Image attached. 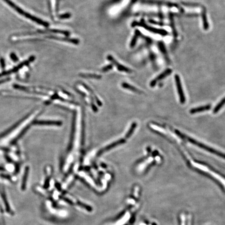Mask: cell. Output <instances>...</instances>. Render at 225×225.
Returning a JSON list of instances; mask_svg holds the SVG:
<instances>
[{
  "label": "cell",
  "instance_id": "obj_20",
  "mask_svg": "<svg viewBox=\"0 0 225 225\" xmlns=\"http://www.w3.org/2000/svg\"><path fill=\"white\" fill-rule=\"evenodd\" d=\"M70 17V14H64V15H61V17H60V18H68V17Z\"/></svg>",
  "mask_w": 225,
  "mask_h": 225
},
{
  "label": "cell",
  "instance_id": "obj_6",
  "mask_svg": "<svg viewBox=\"0 0 225 225\" xmlns=\"http://www.w3.org/2000/svg\"><path fill=\"white\" fill-rule=\"evenodd\" d=\"M172 72V70H171V69L168 68V69H167V70H165L164 72H162L160 75L158 76L155 79H154V80H153L151 82L150 86H152V87L155 86L156 84L157 83L158 81H159L162 80L163 79L165 78L167 76H168Z\"/></svg>",
  "mask_w": 225,
  "mask_h": 225
},
{
  "label": "cell",
  "instance_id": "obj_13",
  "mask_svg": "<svg viewBox=\"0 0 225 225\" xmlns=\"http://www.w3.org/2000/svg\"><path fill=\"white\" fill-rule=\"evenodd\" d=\"M140 32H139V31H136L135 34H134L133 38H132V40H131V47H133L134 46V45H136V40H137V39H138V38L139 36H140Z\"/></svg>",
  "mask_w": 225,
  "mask_h": 225
},
{
  "label": "cell",
  "instance_id": "obj_15",
  "mask_svg": "<svg viewBox=\"0 0 225 225\" xmlns=\"http://www.w3.org/2000/svg\"><path fill=\"white\" fill-rule=\"evenodd\" d=\"M122 86H123L124 88L130 90L131 91H133L136 92H141L138 89H136L135 87H134V86H131L129 85V84H128L127 83H123V84H122Z\"/></svg>",
  "mask_w": 225,
  "mask_h": 225
},
{
  "label": "cell",
  "instance_id": "obj_17",
  "mask_svg": "<svg viewBox=\"0 0 225 225\" xmlns=\"http://www.w3.org/2000/svg\"><path fill=\"white\" fill-rule=\"evenodd\" d=\"M81 76H82L84 77H90V78H101V76H97V75H93V74H82V75H81Z\"/></svg>",
  "mask_w": 225,
  "mask_h": 225
},
{
  "label": "cell",
  "instance_id": "obj_1",
  "mask_svg": "<svg viewBox=\"0 0 225 225\" xmlns=\"http://www.w3.org/2000/svg\"><path fill=\"white\" fill-rule=\"evenodd\" d=\"M3 1H4L8 6H9L12 9H13L15 11H16L17 13L22 15L29 20H32V22H36L39 25L43 26L45 27H47L49 26V24L47 22H45L42 20H40L38 18H36V17L32 16V15L29 14L27 12L24 11L22 8H20L18 6L16 5V4H15L13 2H12L11 0H3Z\"/></svg>",
  "mask_w": 225,
  "mask_h": 225
},
{
  "label": "cell",
  "instance_id": "obj_2",
  "mask_svg": "<svg viewBox=\"0 0 225 225\" xmlns=\"http://www.w3.org/2000/svg\"><path fill=\"white\" fill-rule=\"evenodd\" d=\"M176 133L177 134H178L179 136H181V138L183 137V138H186V139L189 141V142H190V143H192L193 145H197V147H200V148L202 149L206 150V151H208V152H210V153H213V154H214L218 156H220V157H222V158H224V159H225V154H224V153L220 152L219 151L215 150V149H213V148H211V147H209L208 146H207V145H204V144L202 143H200L199 142L195 140V139H192V138H190V137H188V136H186L183 135L182 134H181V133L179 131H178V130H176Z\"/></svg>",
  "mask_w": 225,
  "mask_h": 225
},
{
  "label": "cell",
  "instance_id": "obj_5",
  "mask_svg": "<svg viewBox=\"0 0 225 225\" xmlns=\"http://www.w3.org/2000/svg\"><path fill=\"white\" fill-rule=\"evenodd\" d=\"M175 81L176 83V86H177V91H178V95H179L180 102L183 104V103H185L186 97L184 96V94L182 85H181L180 78L178 75H176L175 76Z\"/></svg>",
  "mask_w": 225,
  "mask_h": 225
},
{
  "label": "cell",
  "instance_id": "obj_10",
  "mask_svg": "<svg viewBox=\"0 0 225 225\" xmlns=\"http://www.w3.org/2000/svg\"><path fill=\"white\" fill-rule=\"evenodd\" d=\"M34 124L39 125L61 126V122L57 121H39L34 122Z\"/></svg>",
  "mask_w": 225,
  "mask_h": 225
},
{
  "label": "cell",
  "instance_id": "obj_7",
  "mask_svg": "<svg viewBox=\"0 0 225 225\" xmlns=\"http://www.w3.org/2000/svg\"><path fill=\"white\" fill-rule=\"evenodd\" d=\"M107 59H108V60H109L110 61H111L116 66L117 69L120 70V71L128 72V73L131 72V70L130 69H128V68H127V67L123 66L122 65L120 64V63H118V62L117 61L111 56L108 55L107 56Z\"/></svg>",
  "mask_w": 225,
  "mask_h": 225
},
{
  "label": "cell",
  "instance_id": "obj_8",
  "mask_svg": "<svg viewBox=\"0 0 225 225\" xmlns=\"http://www.w3.org/2000/svg\"><path fill=\"white\" fill-rule=\"evenodd\" d=\"M124 142H125V140H123V139H120L119 140L115 142L114 143H112L111 144H110L109 145H108L107 147H105V148H104L103 150H102L101 151H100V152L99 153V155H101L102 153H104V152H105L106 151H108V150L111 149L113 148V147H115L116 146L118 145L122 144V143H124Z\"/></svg>",
  "mask_w": 225,
  "mask_h": 225
},
{
  "label": "cell",
  "instance_id": "obj_11",
  "mask_svg": "<svg viewBox=\"0 0 225 225\" xmlns=\"http://www.w3.org/2000/svg\"><path fill=\"white\" fill-rule=\"evenodd\" d=\"M202 21H203L204 29L207 30L209 28V24L207 22V16H206L205 9H204V8L203 9L202 13Z\"/></svg>",
  "mask_w": 225,
  "mask_h": 225
},
{
  "label": "cell",
  "instance_id": "obj_14",
  "mask_svg": "<svg viewBox=\"0 0 225 225\" xmlns=\"http://www.w3.org/2000/svg\"><path fill=\"white\" fill-rule=\"evenodd\" d=\"M136 122H133V124L131 125L130 129L128 131V132L126 134V138H128L129 136H130L132 134L133 131L134 130L135 128L136 127Z\"/></svg>",
  "mask_w": 225,
  "mask_h": 225
},
{
  "label": "cell",
  "instance_id": "obj_18",
  "mask_svg": "<svg viewBox=\"0 0 225 225\" xmlns=\"http://www.w3.org/2000/svg\"><path fill=\"white\" fill-rule=\"evenodd\" d=\"M11 59L14 61H16L18 60V58H17V56L14 53H11Z\"/></svg>",
  "mask_w": 225,
  "mask_h": 225
},
{
  "label": "cell",
  "instance_id": "obj_12",
  "mask_svg": "<svg viewBox=\"0 0 225 225\" xmlns=\"http://www.w3.org/2000/svg\"><path fill=\"white\" fill-rule=\"evenodd\" d=\"M158 47L159 48V50L161 51V53H163V54L164 55L167 61H168L169 58L168 57L167 52V51L166 50V48H165V47L164 45V43H162L161 42H159L158 43Z\"/></svg>",
  "mask_w": 225,
  "mask_h": 225
},
{
  "label": "cell",
  "instance_id": "obj_3",
  "mask_svg": "<svg viewBox=\"0 0 225 225\" xmlns=\"http://www.w3.org/2000/svg\"><path fill=\"white\" fill-rule=\"evenodd\" d=\"M35 59L34 56H31L30 58H29L27 60H26L25 61H22L21 63L18 64L17 66L13 68H12L11 70H9L7 71H5V72H3L0 73V77H2L4 76H6V75H10L11 74H14L15 72H18L19 70H20L21 68H22L24 66H26V65H28V64H30L31 62L33 61Z\"/></svg>",
  "mask_w": 225,
  "mask_h": 225
},
{
  "label": "cell",
  "instance_id": "obj_21",
  "mask_svg": "<svg viewBox=\"0 0 225 225\" xmlns=\"http://www.w3.org/2000/svg\"><path fill=\"white\" fill-rule=\"evenodd\" d=\"M9 80V79H3V80H0V84L1 83H3V82H6V81H7Z\"/></svg>",
  "mask_w": 225,
  "mask_h": 225
},
{
  "label": "cell",
  "instance_id": "obj_4",
  "mask_svg": "<svg viewBox=\"0 0 225 225\" xmlns=\"http://www.w3.org/2000/svg\"><path fill=\"white\" fill-rule=\"evenodd\" d=\"M132 26H141L143 28H145L146 30L149 31L151 32H153L154 33H156V34H160L161 36H166L167 34H168V32L167 31L165 30L164 29H157V28H154V27H150L147 26V25H146L145 24V22H133Z\"/></svg>",
  "mask_w": 225,
  "mask_h": 225
},
{
  "label": "cell",
  "instance_id": "obj_19",
  "mask_svg": "<svg viewBox=\"0 0 225 225\" xmlns=\"http://www.w3.org/2000/svg\"><path fill=\"white\" fill-rule=\"evenodd\" d=\"M111 68H112V66L111 65H109V66H106L105 67H104L103 68V70H102V71L103 72H107V71H108V70H111Z\"/></svg>",
  "mask_w": 225,
  "mask_h": 225
},
{
  "label": "cell",
  "instance_id": "obj_9",
  "mask_svg": "<svg viewBox=\"0 0 225 225\" xmlns=\"http://www.w3.org/2000/svg\"><path fill=\"white\" fill-rule=\"evenodd\" d=\"M211 108V105H207L205 106H202L198 107L197 108H194L192 109L190 111V113L191 114H195L199 112H201V111H205L209 110Z\"/></svg>",
  "mask_w": 225,
  "mask_h": 225
},
{
  "label": "cell",
  "instance_id": "obj_16",
  "mask_svg": "<svg viewBox=\"0 0 225 225\" xmlns=\"http://www.w3.org/2000/svg\"><path fill=\"white\" fill-rule=\"evenodd\" d=\"M225 104V97L224 99H223L220 103H218V104L215 107V108L214 109V112L215 113H216L217 111H218L220 110V108L222 107Z\"/></svg>",
  "mask_w": 225,
  "mask_h": 225
}]
</instances>
